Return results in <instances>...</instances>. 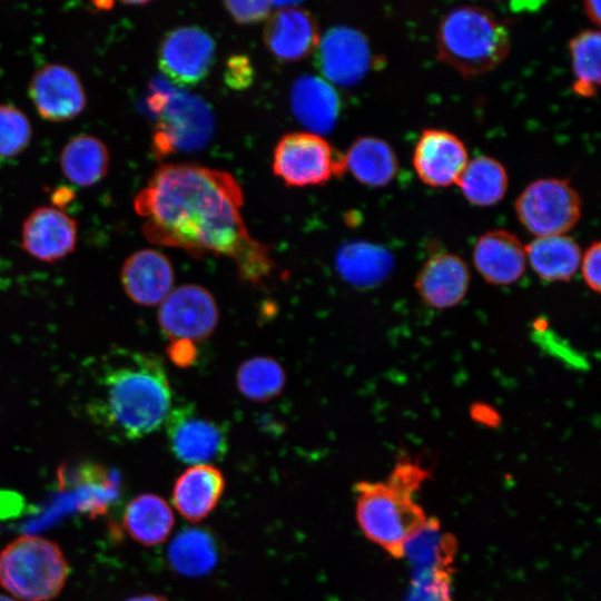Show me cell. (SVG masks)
<instances>
[{
    "mask_svg": "<svg viewBox=\"0 0 601 601\" xmlns=\"http://www.w3.org/2000/svg\"><path fill=\"white\" fill-rule=\"evenodd\" d=\"M243 191L228 173L193 164L160 166L135 198L152 243L194 256L231 258L239 276L259 285L274 267L268 248L250 237L243 220Z\"/></svg>",
    "mask_w": 601,
    "mask_h": 601,
    "instance_id": "obj_1",
    "label": "cell"
},
{
    "mask_svg": "<svg viewBox=\"0 0 601 601\" xmlns=\"http://www.w3.org/2000/svg\"><path fill=\"white\" fill-rule=\"evenodd\" d=\"M91 376L87 417L112 439L137 440L166 421L171 390L157 355L115 348L96 364Z\"/></svg>",
    "mask_w": 601,
    "mask_h": 601,
    "instance_id": "obj_2",
    "label": "cell"
},
{
    "mask_svg": "<svg viewBox=\"0 0 601 601\" xmlns=\"http://www.w3.org/2000/svg\"><path fill=\"white\" fill-rule=\"evenodd\" d=\"M427 476L418 465L401 463L385 482L355 484L359 529L394 558H403L405 543L427 520L414 497Z\"/></svg>",
    "mask_w": 601,
    "mask_h": 601,
    "instance_id": "obj_3",
    "label": "cell"
},
{
    "mask_svg": "<svg viewBox=\"0 0 601 601\" xmlns=\"http://www.w3.org/2000/svg\"><path fill=\"white\" fill-rule=\"evenodd\" d=\"M510 32L490 10L460 6L449 10L436 30L437 57L466 77L497 67L509 55Z\"/></svg>",
    "mask_w": 601,
    "mask_h": 601,
    "instance_id": "obj_4",
    "label": "cell"
},
{
    "mask_svg": "<svg viewBox=\"0 0 601 601\" xmlns=\"http://www.w3.org/2000/svg\"><path fill=\"white\" fill-rule=\"evenodd\" d=\"M69 572L67 560L55 542L22 535L0 553V584L24 601H48L62 590Z\"/></svg>",
    "mask_w": 601,
    "mask_h": 601,
    "instance_id": "obj_5",
    "label": "cell"
},
{
    "mask_svg": "<svg viewBox=\"0 0 601 601\" xmlns=\"http://www.w3.org/2000/svg\"><path fill=\"white\" fill-rule=\"evenodd\" d=\"M158 115L152 138L154 152L165 157L201 149L214 132V115L199 96L178 89H159L150 97Z\"/></svg>",
    "mask_w": 601,
    "mask_h": 601,
    "instance_id": "obj_6",
    "label": "cell"
},
{
    "mask_svg": "<svg viewBox=\"0 0 601 601\" xmlns=\"http://www.w3.org/2000/svg\"><path fill=\"white\" fill-rule=\"evenodd\" d=\"M345 170L344 155L316 134H287L274 149L273 171L287 186L321 185Z\"/></svg>",
    "mask_w": 601,
    "mask_h": 601,
    "instance_id": "obj_7",
    "label": "cell"
},
{
    "mask_svg": "<svg viewBox=\"0 0 601 601\" xmlns=\"http://www.w3.org/2000/svg\"><path fill=\"white\" fill-rule=\"evenodd\" d=\"M515 213L520 223L536 237L563 235L581 217V198L566 179L540 178L518 196Z\"/></svg>",
    "mask_w": 601,
    "mask_h": 601,
    "instance_id": "obj_8",
    "label": "cell"
},
{
    "mask_svg": "<svg viewBox=\"0 0 601 601\" xmlns=\"http://www.w3.org/2000/svg\"><path fill=\"white\" fill-rule=\"evenodd\" d=\"M165 426L171 452L181 462L207 464L227 452L225 427L199 415L190 403L170 410Z\"/></svg>",
    "mask_w": 601,
    "mask_h": 601,
    "instance_id": "obj_9",
    "label": "cell"
},
{
    "mask_svg": "<svg viewBox=\"0 0 601 601\" xmlns=\"http://www.w3.org/2000/svg\"><path fill=\"white\" fill-rule=\"evenodd\" d=\"M158 324L173 342L207 338L216 328L218 309L213 295L198 285H183L160 303Z\"/></svg>",
    "mask_w": 601,
    "mask_h": 601,
    "instance_id": "obj_10",
    "label": "cell"
},
{
    "mask_svg": "<svg viewBox=\"0 0 601 601\" xmlns=\"http://www.w3.org/2000/svg\"><path fill=\"white\" fill-rule=\"evenodd\" d=\"M215 57V41L204 29L195 26L170 30L158 49L162 73L178 86H194L209 72Z\"/></svg>",
    "mask_w": 601,
    "mask_h": 601,
    "instance_id": "obj_11",
    "label": "cell"
},
{
    "mask_svg": "<svg viewBox=\"0 0 601 601\" xmlns=\"http://www.w3.org/2000/svg\"><path fill=\"white\" fill-rule=\"evenodd\" d=\"M372 51L366 36L349 26L329 28L315 49V65L321 73L338 86H353L367 73Z\"/></svg>",
    "mask_w": 601,
    "mask_h": 601,
    "instance_id": "obj_12",
    "label": "cell"
},
{
    "mask_svg": "<svg viewBox=\"0 0 601 601\" xmlns=\"http://www.w3.org/2000/svg\"><path fill=\"white\" fill-rule=\"evenodd\" d=\"M28 89L37 112L48 121L70 120L86 108L87 97L79 76L62 63L39 68Z\"/></svg>",
    "mask_w": 601,
    "mask_h": 601,
    "instance_id": "obj_13",
    "label": "cell"
},
{
    "mask_svg": "<svg viewBox=\"0 0 601 601\" xmlns=\"http://www.w3.org/2000/svg\"><path fill=\"white\" fill-rule=\"evenodd\" d=\"M469 161L463 140L451 131L424 129L413 152V166L420 179L432 187L456 184Z\"/></svg>",
    "mask_w": 601,
    "mask_h": 601,
    "instance_id": "obj_14",
    "label": "cell"
},
{
    "mask_svg": "<svg viewBox=\"0 0 601 601\" xmlns=\"http://www.w3.org/2000/svg\"><path fill=\"white\" fill-rule=\"evenodd\" d=\"M77 236L71 216L56 207L40 206L22 224L21 246L33 258L52 263L75 250Z\"/></svg>",
    "mask_w": 601,
    "mask_h": 601,
    "instance_id": "obj_15",
    "label": "cell"
},
{
    "mask_svg": "<svg viewBox=\"0 0 601 601\" xmlns=\"http://www.w3.org/2000/svg\"><path fill=\"white\" fill-rule=\"evenodd\" d=\"M319 41L315 18L306 10L287 7L277 9L264 29V42L279 61L295 62L315 51Z\"/></svg>",
    "mask_w": 601,
    "mask_h": 601,
    "instance_id": "obj_16",
    "label": "cell"
},
{
    "mask_svg": "<svg viewBox=\"0 0 601 601\" xmlns=\"http://www.w3.org/2000/svg\"><path fill=\"white\" fill-rule=\"evenodd\" d=\"M470 285L466 263L452 253L431 256L418 270L415 288L422 300L436 309L451 308L465 297Z\"/></svg>",
    "mask_w": 601,
    "mask_h": 601,
    "instance_id": "obj_17",
    "label": "cell"
},
{
    "mask_svg": "<svg viewBox=\"0 0 601 601\" xmlns=\"http://www.w3.org/2000/svg\"><path fill=\"white\" fill-rule=\"evenodd\" d=\"M473 262L485 282L492 285L515 283L525 272V246L508 230L495 229L479 237Z\"/></svg>",
    "mask_w": 601,
    "mask_h": 601,
    "instance_id": "obj_18",
    "label": "cell"
},
{
    "mask_svg": "<svg viewBox=\"0 0 601 601\" xmlns=\"http://www.w3.org/2000/svg\"><path fill=\"white\" fill-rule=\"evenodd\" d=\"M120 278L126 294L132 302L152 306L161 303L171 292L174 270L162 253L141 249L125 260Z\"/></svg>",
    "mask_w": 601,
    "mask_h": 601,
    "instance_id": "obj_19",
    "label": "cell"
},
{
    "mask_svg": "<svg viewBox=\"0 0 601 601\" xmlns=\"http://www.w3.org/2000/svg\"><path fill=\"white\" fill-rule=\"evenodd\" d=\"M290 107L296 119L317 135L334 128L342 104L338 92L327 80L304 75L292 86Z\"/></svg>",
    "mask_w": 601,
    "mask_h": 601,
    "instance_id": "obj_20",
    "label": "cell"
},
{
    "mask_svg": "<svg viewBox=\"0 0 601 601\" xmlns=\"http://www.w3.org/2000/svg\"><path fill=\"white\" fill-rule=\"evenodd\" d=\"M225 489L221 472L209 464L188 467L176 480L173 504L186 520L199 522L217 505Z\"/></svg>",
    "mask_w": 601,
    "mask_h": 601,
    "instance_id": "obj_21",
    "label": "cell"
},
{
    "mask_svg": "<svg viewBox=\"0 0 601 601\" xmlns=\"http://www.w3.org/2000/svg\"><path fill=\"white\" fill-rule=\"evenodd\" d=\"M345 167L362 184L383 187L390 184L398 170L394 149L385 140L374 136L358 137L344 155Z\"/></svg>",
    "mask_w": 601,
    "mask_h": 601,
    "instance_id": "obj_22",
    "label": "cell"
},
{
    "mask_svg": "<svg viewBox=\"0 0 601 601\" xmlns=\"http://www.w3.org/2000/svg\"><path fill=\"white\" fill-rule=\"evenodd\" d=\"M457 553L455 536L443 531L436 518H427L424 525L405 543L403 558H406L412 573L453 570Z\"/></svg>",
    "mask_w": 601,
    "mask_h": 601,
    "instance_id": "obj_23",
    "label": "cell"
},
{
    "mask_svg": "<svg viewBox=\"0 0 601 601\" xmlns=\"http://www.w3.org/2000/svg\"><path fill=\"white\" fill-rule=\"evenodd\" d=\"M525 253L532 269L549 282L571 279L582 256L578 243L565 234L535 237L525 246Z\"/></svg>",
    "mask_w": 601,
    "mask_h": 601,
    "instance_id": "obj_24",
    "label": "cell"
},
{
    "mask_svg": "<svg viewBox=\"0 0 601 601\" xmlns=\"http://www.w3.org/2000/svg\"><path fill=\"white\" fill-rule=\"evenodd\" d=\"M109 150L99 138L81 134L72 137L61 149L60 168L72 184L89 187L100 181L109 169Z\"/></svg>",
    "mask_w": 601,
    "mask_h": 601,
    "instance_id": "obj_25",
    "label": "cell"
},
{
    "mask_svg": "<svg viewBox=\"0 0 601 601\" xmlns=\"http://www.w3.org/2000/svg\"><path fill=\"white\" fill-rule=\"evenodd\" d=\"M174 514L159 495L145 493L134 497L126 506L122 524L138 543L152 546L162 543L171 533Z\"/></svg>",
    "mask_w": 601,
    "mask_h": 601,
    "instance_id": "obj_26",
    "label": "cell"
},
{
    "mask_svg": "<svg viewBox=\"0 0 601 601\" xmlns=\"http://www.w3.org/2000/svg\"><path fill=\"white\" fill-rule=\"evenodd\" d=\"M392 262L390 252L378 245L348 242L337 250L335 266L338 274L349 284L370 287L385 277Z\"/></svg>",
    "mask_w": 601,
    "mask_h": 601,
    "instance_id": "obj_27",
    "label": "cell"
},
{
    "mask_svg": "<svg viewBox=\"0 0 601 601\" xmlns=\"http://www.w3.org/2000/svg\"><path fill=\"white\" fill-rule=\"evenodd\" d=\"M218 544L214 535L199 528L179 532L168 548V562L178 573L199 577L214 569L218 561Z\"/></svg>",
    "mask_w": 601,
    "mask_h": 601,
    "instance_id": "obj_28",
    "label": "cell"
},
{
    "mask_svg": "<svg viewBox=\"0 0 601 601\" xmlns=\"http://www.w3.org/2000/svg\"><path fill=\"white\" fill-rule=\"evenodd\" d=\"M456 184L471 204L492 206L504 197L509 176L497 159L479 156L467 161Z\"/></svg>",
    "mask_w": 601,
    "mask_h": 601,
    "instance_id": "obj_29",
    "label": "cell"
},
{
    "mask_svg": "<svg viewBox=\"0 0 601 601\" xmlns=\"http://www.w3.org/2000/svg\"><path fill=\"white\" fill-rule=\"evenodd\" d=\"M601 35L597 29H584L569 41L573 82L572 90L581 97L597 95L600 85Z\"/></svg>",
    "mask_w": 601,
    "mask_h": 601,
    "instance_id": "obj_30",
    "label": "cell"
},
{
    "mask_svg": "<svg viewBox=\"0 0 601 601\" xmlns=\"http://www.w3.org/2000/svg\"><path fill=\"white\" fill-rule=\"evenodd\" d=\"M285 372L272 357L256 356L245 361L237 370L239 392L252 401L265 402L277 396L285 385Z\"/></svg>",
    "mask_w": 601,
    "mask_h": 601,
    "instance_id": "obj_31",
    "label": "cell"
},
{
    "mask_svg": "<svg viewBox=\"0 0 601 601\" xmlns=\"http://www.w3.org/2000/svg\"><path fill=\"white\" fill-rule=\"evenodd\" d=\"M73 472L81 490L79 509L91 516L105 513L119 494L118 477L96 463L81 464Z\"/></svg>",
    "mask_w": 601,
    "mask_h": 601,
    "instance_id": "obj_32",
    "label": "cell"
},
{
    "mask_svg": "<svg viewBox=\"0 0 601 601\" xmlns=\"http://www.w3.org/2000/svg\"><path fill=\"white\" fill-rule=\"evenodd\" d=\"M31 124L19 108L8 104L0 105V158H12L30 144Z\"/></svg>",
    "mask_w": 601,
    "mask_h": 601,
    "instance_id": "obj_33",
    "label": "cell"
},
{
    "mask_svg": "<svg viewBox=\"0 0 601 601\" xmlns=\"http://www.w3.org/2000/svg\"><path fill=\"white\" fill-rule=\"evenodd\" d=\"M453 570H433L412 573L405 601H453Z\"/></svg>",
    "mask_w": 601,
    "mask_h": 601,
    "instance_id": "obj_34",
    "label": "cell"
},
{
    "mask_svg": "<svg viewBox=\"0 0 601 601\" xmlns=\"http://www.w3.org/2000/svg\"><path fill=\"white\" fill-rule=\"evenodd\" d=\"M225 8L230 17L240 24L263 21L272 11V1H226Z\"/></svg>",
    "mask_w": 601,
    "mask_h": 601,
    "instance_id": "obj_35",
    "label": "cell"
},
{
    "mask_svg": "<svg viewBox=\"0 0 601 601\" xmlns=\"http://www.w3.org/2000/svg\"><path fill=\"white\" fill-rule=\"evenodd\" d=\"M224 80L229 88L235 90L249 87L254 80V68L250 60L244 55L231 56L226 61Z\"/></svg>",
    "mask_w": 601,
    "mask_h": 601,
    "instance_id": "obj_36",
    "label": "cell"
},
{
    "mask_svg": "<svg viewBox=\"0 0 601 601\" xmlns=\"http://www.w3.org/2000/svg\"><path fill=\"white\" fill-rule=\"evenodd\" d=\"M600 260H601V246L597 240L591 244L583 256H581V272L582 277L590 289L600 293Z\"/></svg>",
    "mask_w": 601,
    "mask_h": 601,
    "instance_id": "obj_37",
    "label": "cell"
},
{
    "mask_svg": "<svg viewBox=\"0 0 601 601\" xmlns=\"http://www.w3.org/2000/svg\"><path fill=\"white\" fill-rule=\"evenodd\" d=\"M23 506L21 496L13 492L0 491V518H10L18 514Z\"/></svg>",
    "mask_w": 601,
    "mask_h": 601,
    "instance_id": "obj_38",
    "label": "cell"
},
{
    "mask_svg": "<svg viewBox=\"0 0 601 601\" xmlns=\"http://www.w3.org/2000/svg\"><path fill=\"white\" fill-rule=\"evenodd\" d=\"M170 358L178 365L190 364L195 354L193 353V343L189 342H171L168 348Z\"/></svg>",
    "mask_w": 601,
    "mask_h": 601,
    "instance_id": "obj_39",
    "label": "cell"
},
{
    "mask_svg": "<svg viewBox=\"0 0 601 601\" xmlns=\"http://www.w3.org/2000/svg\"><path fill=\"white\" fill-rule=\"evenodd\" d=\"M587 17L597 26H600V1L585 0L583 3Z\"/></svg>",
    "mask_w": 601,
    "mask_h": 601,
    "instance_id": "obj_40",
    "label": "cell"
},
{
    "mask_svg": "<svg viewBox=\"0 0 601 601\" xmlns=\"http://www.w3.org/2000/svg\"><path fill=\"white\" fill-rule=\"evenodd\" d=\"M126 601H167V599L161 595L145 594V595L130 598Z\"/></svg>",
    "mask_w": 601,
    "mask_h": 601,
    "instance_id": "obj_41",
    "label": "cell"
},
{
    "mask_svg": "<svg viewBox=\"0 0 601 601\" xmlns=\"http://www.w3.org/2000/svg\"><path fill=\"white\" fill-rule=\"evenodd\" d=\"M0 601H16V600H13V599H11L9 597L0 594Z\"/></svg>",
    "mask_w": 601,
    "mask_h": 601,
    "instance_id": "obj_42",
    "label": "cell"
}]
</instances>
